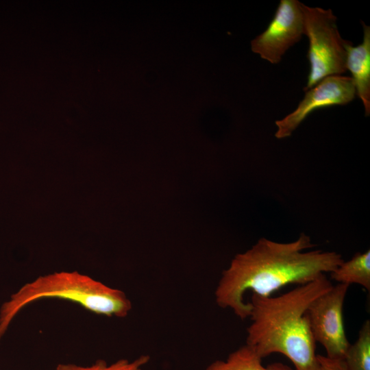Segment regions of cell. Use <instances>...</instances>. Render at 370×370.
Here are the masks:
<instances>
[{
	"instance_id": "10",
	"label": "cell",
	"mask_w": 370,
	"mask_h": 370,
	"mask_svg": "<svg viewBox=\"0 0 370 370\" xmlns=\"http://www.w3.org/2000/svg\"><path fill=\"white\" fill-rule=\"evenodd\" d=\"M338 283L358 284L370 291V251L356 253L350 260L344 261L330 273Z\"/></svg>"
},
{
	"instance_id": "11",
	"label": "cell",
	"mask_w": 370,
	"mask_h": 370,
	"mask_svg": "<svg viewBox=\"0 0 370 370\" xmlns=\"http://www.w3.org/2000/svg\"><path fill=\"white\" fill-rule=\"evenodd\" d=\"M346 370H370V321L366 320L356 341L350 344L343 359Z\"/></svg>"
},
{
	"instance_id": "2",
	"label": "cell",
	"mask_w": 370,
	"mask_h": 370,
	"mask_svg": "<svg viewBox=\"0 0 370 370\" xmlns=\"http://www.w3.org/2000/svg\"><path fill=\"white\" fill-rule=\"evenodd\" d=\"M333 284L325 274L278 296L252 294L246 344L263 359L281 354L295 370H319L307 310Z\"/></svg>"
},
{
	"instance_id": "5",
	"label": "cell",
	"mask_w": 370,
	"mask_h": 370,
	"mask_svg": "<svg viewBox=\"0 0 370 370\" xmlns=\"http://www.w3.org/2000/svg\"><path fill=\"white\" fill-rule=\"evenodd\" d=\"M349 285L338 283L317 297L307 314L316 343L325 349L326 356L343 360L350 345L345 330L343 308Z\"/></svg>"
},
{
	"instance_id": "3",
	"label": "cell",
	"mask_w": 370,
	"mask_h": 370,
	"mask_svg": "<svg viewBox=\"0 0 370 370\" xmlns=\"http://www.w3.org/2000/svg\"><path fill=\"white\" fill-rule=\"evenodd\" d=\"M45 298H58L79 304L107 317H125L132 303L125 293L77 272L40 276L24 284L0 308V341L16 315L28 304Z\"/></svg>"
},
{
	"instance_id": "12",
	"label": "cell",
	"mask_w": 370,
	"mask_h": 370,
	"mask_svg": "<svg viewBox=\"0 0 370 370\" xmlns=\"http://www.w3.org/2000/svg\"><path fill=\"white\" fill-rule=\"evenodd\" d=\"M150 357L141 355L134 360L120 359L108 364L103 360H98L90 366H79L75 364H59L55 370H143L149 362Z\"/></svg>"
},
{
	"instance_id": "8",
	"label": "cell",
	"mask_w": 370,
	"mask_h": 370,
	"mask_svg": "<svg viewBox=\"0 0 370 370\" xmlns=\"http://www.w3.org/2000/svg\"><path fill=\"white\" fill-rule=\"evenodd\" d=\"M362 42L353 46L348 41L345 45L346 69L354 83L356 94L361 100L365 116L370 114V27L363 22Z\"/></svg>"
},
{
	"instance_id": "4",
	"label": "cell",
	"mask_w": 370,
	"mask_h": 370,
	"mask_svg": "<svg viewBox=\"0 0 370 370\" xmlns=\"http://www.w3.org/2000/svg\"><path fill=\"white\" fill-rule=\"evenodd\" d=\"M304 35L309 40L307 57L310 71L306 91L322 79L341 75L347 71L345 45L349 40L342 38L336 16L331 9L312 8L302 4Z\"/></svg>"
},
{
	"instance_id": "13",
	"label": "cell",
	"mask_w": 370,
	"mask_h": 370,
	"mask_svg": "<svg viewBox=\"0 0 370 370\" xmlns=\"http://www.w3.org/2000/svg\"><path fill=\"white\" fill-rule=\"evenodd\" d=\"M320 365L319 370H346L343 360L332 359L326 356L317 354Z\"/></svg>"
},
{
	"instance_id": "9",
	"label": "cell",
	"mask_w": 370,
	"mask_h": 370,
	"mask_svg": "<svg viewBox=\"0 0 370 370\" xmlns=\"http://www.w3.org/2000/svg\"><path fill=\"white\" fill-rule=\"evenodd\" d=\"M262 360L254 348L245 343L231 352L225 360H215L205 370H295L280 362L265 366Z\"/></svg>"
},
{
	"instance_id": "6",
	"label": "cell",
	"mask_w": 370,
	"mask_h": 370,
	"mask_svg": "<svg viewBox=\"0 0 370 370\" xmlns=\"http://www.w3.org/2000/svg\"><path fill=\"white\" fill-rule=\"evenodd\" d=\"M302 4L297 0H280L267 29L251 40V51L271 64L280 63L304 35Z\"/></svg>"
},
{
	"instance_id": "7",
	"label": "cell",
	"mask_w": 370,
	"mask_h": 370,
	"mask_svg": "<svg viewBox=\"0 0 370 370\" xmlns=\"http://www.w3.org/2000/svg\"><path fill=\"white\" fill-rule=\"evenodd\" d=\"M356 96L354 83L350 76L326 77L305 91L304 99L293 112L275 121V136L278 139L287 138L313 111L336 105H346Z\"/></svg>"
},
{
	"instance_id": "1",
	"label": "cell",
	"mask_w": 370,
	"mask_h": 370,
	"mask_svg": "<svg viewBox=\"0 0 370 370\" xmlns=\"http://www.w3.org/2000/svg\"><path fill=\"white\" fill-rule=\"evenodd\" d=\"M313 247L304 233L290 243L259 239L251 249L237 254L223 271L214 292L216 303L244 320L250 313V304L244 299L246 292L271 296L288 284H306L330 273L343 262L336 251H307Z\"/></svg>"
}]
</instances>
